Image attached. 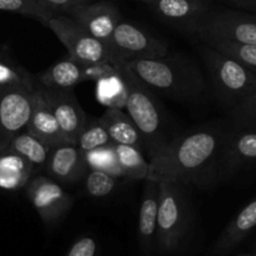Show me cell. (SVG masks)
<instances>
[{"instance_id":"obj_37","label":"cell","mask_w":256,"mask_h":256,"mask_svg":"<svg viewBox=\"0 0 256 256\" xmlns=\"http://www.w3.org/2000/svg\"><path fill=\"white\" fill-rule=\"evenodd\" d=\"M238 256H254V254H240Z\"/></svg>"},{"instance_id":"obj_11","label":"cell","mask_w":256,"mask_h":256,"mask_svg":"<svg viewBox=\"0 0 256 256\" xmlns=\"http://www.w3.org/2000/svg\"><path fill=\"white\" fill-rule=\"evenodd\" d=\"M256 164V129L232 125L225 130L218 159V180H228Z\"/></svg>"},{"instance_id":"obj_18","label":"cell","mask_w":256,"mask_h":256,"mask_svg":"<svg viewBox=\"0 0 256 256\" xmlns=\"http://www.w3.org/2000/svg\"><path fill=\"white\" fill-rule=\"evenodd\" d=\"M256 228V195L232 218L225 226L215 244L214 252L218 256L229 254Z\"/></svg>"},{"instance_id":"obj_14","label":"cell","mask_w":256,"mask_h":256,"mask_svg":"<svg viewBox=\"0 0 256 256\" xmlns=\"http://www.w3.org/2000/svg\"><path fill=\"white\" fill-rule=\"evenodd\" d=\"M69 15L88 32L106 45L109 44L116 25L122 20L119 9L114 4L104 0L82 5L72 10Z\"/></svg>"},{"instance_id":"obj_32","label":"cell","mask_w":256,"mask_h":256,"mask_svg":"<svg viewBox=\"0 0 256 256\" xmlns=\"http://www.w3.org/2000/svg\"><path fill=\"white\" fill-rule=\"evenodd\" d=\"M44 8L45 10L50 12L52 14H65L69 15L76 8L82 6V5L89 4V2H94V0H32Z\"/></svg>"},{"instance_id":"obj_29","label":"cell","mask_w":256,"mask_h":256,"mask_svg":"<svg viewBox=\"0 0 256 256\" xmlns=\"http://www.w3.org/2000/svg\"><path fill=\"white\" fill-rule=\"evenodd\" d=\"M84 158L88 169L100 170V172H109L116 178H122V172H120V168L118 165L116 155H115L112 144L84 152Z\"/></svg>"},{"instance_id":"obj_30","label":"cell","mask_w":256,"mask_h":256,"mask_svg":"<svg viewBox=\"0 0 256 256\" xmlns=\"http://www.w3.org/2000/svg\"><path fill=\"white\" fill-rule=\"evenodd\" d=\"M0 10L24 15L30 19L38 20L42 25H46L48 20L54 15L32 0H0Z\"/></svg>"},{"instance_id":"obj_7","label":"cell","mask_w":256,"mask_h":256,"mask_svg":"<svg viewBox=\"0 0 256 256\" xmlns=\"http://www.w3.org/2000/svg\"><path fill=\"white\" fill-rule=\"evenodd\" d=\"M45 26L54 32L66 49L68 56L72 59L82 64L110 62L109 46L88 32L70 15H52Z\"/></svg>"},{"instance_id":"obj_28","label":"cell","mask_w":256,"mask_h":256,"mask_svg":"<svg viewBox=\"0 0 256 256\" xmlns=\"http://www.w3.org/2000/svg\"><path fill=\"white\" fill-rule=\"evenodd\" d=\"M84 186L88 195L95 199H102L116 190L118 178L109 172L89 169L84 176Z\"/></svg>"},{"instance_id":"obj_16","label":"cell","mask_w":256,"mask_h":256,"mask_svg":"<svg viewBox=\"0 0 256 256\" xmlns=\"http://www.w3.org/2000/svg\"><path fill=\"white\" fill-rule=\"evenodd\" d=\"M26 130L52 146L62 144V142H69L62 135L56 118L38 82L35 84L32 112H30Z\"/></svg>"},{"instance_id":"obj_33","label":"cell","mask_w":256,"mask_h":256,"mask_svg":"<svg viewBox=\"0 0 256 256\" xmlns=\"http://www.w3.org/2000/svg\"><path fill=\"white\" fill-rule=\"evenodd\" d=\"M65 256H98V242L88 235L79 238L72 242Z\"/></svg>"},{"instance_id":"obj_17","label":"cell","mask_w":256,"mask_h":256,"mask_svg":"<svg viewBox=\"0 0 256 256\" xmlns=\"http://www.w3.org/2000/svg\"><path fill=\"white\" fill-rule=\"evenodd\" d=\"M159 195V182L145 180L138 220V238L145 254H150L156 242Z\"/></svg>"},{"instance_id":"obj_2","label":"cell","mask_w":256,"mask_h":256,"mask_svg":"<svg viewBox=\"0 0 256 256\" xmlns=\"http://www.w3.org/2000/svg\"><path fill=\"white\" fill-rule=\"evenodd\" d=\"M128 68L156 95L175 102H190L208 92V80L188 58L170 55L132 60Z\"/></svg>"},{"instance_id":"obj_8","label":"cell","mask_w":256,"mask_h":256,"mask_svg":"<svg viewBox=\"0 0 256 256\" xmlns=\"http://www.w3.org/2000/svg\"><path fill=\"white\" fill-rule=\"evenodd\" d=\"M195 36L202 42L228 40L256 45V14L230 9H212Z\"/></svg>"},{"instance_id":"obj_1","label":"cell","mask_w":256,"mask_h":256,"mask_svg":"<svg viewBox=\"0 0 256 256\" xmlns=\"http://www.w3.org/2000/svg\"><path fill=\"white\" fill-rule=\"evenodd\" d=\"M225 130L206 126L172 138V142L149 160L148 180L188 185L202 179L218 180L216 166Z\"/></svg>"},{"instance_id":"obj_38","label":"cell","mask_w":256,"mask_h":256,"mask_svg":"<svg viewBox=\"0 0 256 256\" xmlns=\"http://www.w3.org/2000/svg\"><path fill=\"white\" fill-rule=\"evenodd\" d=\"M254 256H256V252H255V254H254Z\"/></svg>"},{"instance_id":"obj_24","label":"cell","mask_w":256,"mask_h":256,"mask_svg":"<svg viewBox=\"0 0 256 256\" xmlns=\"http://www.w3.org/2000/svg\"><path fill=\"white\" fill-rule=\"evenodd\" d=\"M95 96L100 104L105 108L125 109L128 89L119 70L115 69L112 74L105 75L104 78L95 82Z\"/></svg>"},{"instance_id":"obj_3","label":"cell","mask_w":256,"mask_h":256,"mask_svg":"<svg viewBox=\"0 0 256 256\" xmlns=\"http://www.w3.org/2000/svg\"><path fill=\"white\" fill-rule=\"evenodd\" d=\"M122 75L128 89V114L136 124L145 142L148 158L156 156L172 140L166 112L158 95L148 88L126 65H114Z\"/></svg>"},{"instance_id":"obj_13","label":"cell","mask_w":256,"mask_h":256,"mask_svg":"<svg viewBox=\"0 0 256 256\" xmlns=\"http://www.w3.org/2000/svg\"><path fill=\"white\" fill-rule=\"evenodd\" d=\"M40 88L56 118L62 135L68 142L75 144L78 134L88 115L80 106L74 89H50L42 85Z\"/></svg>"},{"instance_id":"obj_25","label":"cell","mask_w":256,"mask_h":256,"mask_svg":"<svg viewBox=\"0 0 256 256\" xmlns=\"http://www.w3.org/2000/svg\"><path fill=\"white\" fill-rule=\"evenodd\" d=\"M75 144L82 152H88L96 148L112 144V142L99 118L86 116L78 134Z\"/></svg>"},{"instance_id":"obj_21","label":"cell","mask_w":256,"mask_h":256,"mask_svg":"<svg viewBox=\"0 0 256 256\" xmlns=\"http://www.w3.org/2000/svg\"><path fill=\"white\" fill-rule=\"evenodd\" d=\"M34 175V168L20 155L10 150L0 152V189L6 192L24 189Z\"/></svg>"},{"instance_id":"obj_23","label":"cell","mask_w":256,"mask_h":256,"mask_svg":"<svg viewBox=\"0 0 256 256\" xmlns=\"http://www.w3.org/2000/svg\"><path fill=\"white\" fill-rule=\"evenodd\" d=\"M115 155L120 168L122 178L128 180H146L149 175V160L145 159L142 152L132 145L115 144Z\"/></svg>"},{"instance_id":"obj_5","label":"cell","mask_w":256,"mask_h":256,"mask_svg":"<svg viewBox=\"0 0 256 256\" xmlns=\"http://www.w3.org/2000/svg\"><path fill=\"white\" fill-rule=\"evenodd\" d=\"M156 244L164 252H174L184 242L192 224V205L186 185L159 182Z\"/></svg>"},{"instance_id":"obj_31","label":"cell","mask_w":256,"mask_h":256,"mask_svg":"<svg viewBox=\"0 0 256 256\" xmlns=\"http://www.w3.org/2000/svg\"><path fill=\"white\" fill-rule=\"evenodd\" d=\"M232 125L256 129V92L229 112Z\"/></svg>"},{"instance_id":"obj_19","label":"cell","mask_w":256,"mask_h":256,"mask_svg":"<svg viewBox=\"0 0 256 256\" xmlns=\"http://www.w3.org/2000/svg\"><path fill=\"white\" fill-rule=\"evenodd\" d=\"M99 119L106 129L112 142L132 145L142 152H145V142L142 132L129 116V114L124 112V110L116 109V108H106Z\"/></svg>"},{"instance_id":"obj_6","label":"cell","mask_w":256,"mask_h":256,"mask_svg":"<svg viewBox=\"0 0 256 256\" xmlns=\"http://www.w3.org/2000/svg\"><path fill=\"white\" fill-rule=\"evenodd\" d=\"M110 62L122 65L132 60L164 56L169 52L168 44L160 38L130 22L122 20L115 28L110 42Z\"/></svg>"},{"instance_id":"obj_36","label":"cell","mask_w":256,"mask_h":256,"mask_svg":"<svg viewBox=\"0 0 256 256\" xmlns=\"http://www.w3.org/2000/svg\"><path fill=\"white\" fill-rule=\"evenodd\" d=\"M138 2H146V4H148V5H149V4H150V2H152V0H138Z\"/></svg>"},{"instance_id":"obj_9","label":"cell","mask_w":256,"mask_h":256,"mask_svg":"<svg viewBox=\"0 0 256 256\" xmlns=\"http://www.w3.org/2000/svg\"><path fill=\"white\" fill-rule=\"evenodd\" d=\"M24 189L28 200L46 226L59 224L74 202L72 195L48 175L35 174Z\"/></svg>"},{"instance_id":"obj_35","label":"cell","mask_w":256,"mask_h":256,"mask_svg":"<svg viewBox=\"0 0 256 256\" xmlns=\"http://www.w3.org/2000/svg\"><path fill=\"white\" fill-rule=\"evenodd\" d=\"M225 2L234 5V6L242 8V9L256 10V0H222Z\"/></svg>"},{"instance_id":"obj_15","label":"cell","mask_w":256,"mask_h":256,"mask_svg":"<svg viewBox=\"0 0 256 256\" xmlns=\"http://www.w3.org/2000/svg\"><path fill=\"white\" fill-rule=\"evenodd\" d=\"M84 152L72 142H62L52 148L45 172L59 184H75L88 172Z\"/></svg>"},{"instance_id":"obj_12","label":"cell","mask_w":256,"mask_h":256,"mask_svg":"<svg viewBox=\"0 0 256 256\" xmlns=\"http://www.w3.org/2000/svg\"><path fill=\"white\" fill-rule=\"evenodd\" d=\"M149 6L160 20L192 35L214 9L212 0H152Z\"/></svg>"},{"instance_id":"obj_22","label":"cell","mask_w":256,"mask_h":256,"mask_svg":"<svg viewBox=\"0 0 256 256\" xmlns=\"http://www.w3.org/2000/svg\"><path fill=\"white\" fill-rule=\"evenodd\" d=\"M52 148V145L25 129L10 140L5 150H10L15 154L20 155L22 159L26 160L34 168L35 174H36V172L45 170Z\"/></svg>"},{"instance_id":"obj_4","label":"cell","mask_w":256,"mask_h":256,"mask_svg":"<svg viewBox=\"0 0 256 256\" xmlns=\"http://www.w3.org/2000/svg\"><path fill=\"white\" fill-rule=\"evenodd\" d=\"M202 62L215 99L228 112L256 92V74L230 55L202 42Z\"/></svg>"},{"instance_id":"obj_27","label":"cell","mask_w":256,"mask_h":256,"mask_svg":"<svg viewBox=\"0 0 256 256\" xmlns=\"http://www.w3.org/2000/svg\"><path fill=\"white\" fill-rule=\"evenodd\" d=\"M205 44L230 55L256 74V45L240 44V42H228V40H210Z\"/></svg>"},{"instance_id":"obj_10","label":"cell","mask_w":256,"mask_h":256,"mask_svg":"<svg viewBox=\"0 0 256 256\" xmlns=\"http://www.w3.org/2000/svg\"><path fill=\"white\" fill-rule=\"evenodd\" d=\"M35 84L0 86V152L15 135L26 129Z\"/></svg>"},{"instance_id":"obj_20","label":"cell","mask_w":256,"mask_h":256,"mask_svg":"<svg viewBox=\"0 0 256 256\" xmlns=\"http://www.w3.org/2000/svg\"><path fill=\"white\" fill-rule=\"evenodd\" d=\"M35 80L39 85L50 89H74L84 82L82 64L68 56L35 75Z\"/></svg>"},{"instance_id":"obj_26","label":"cell","mask_w":256,"mask_h":256,"mask_svg":"<svg viewBox=\"0 0 256 256\" xmlns=\"http://www.w3.org/2000/svg\"><path fill=\"white\" fill-rule=\"evenodd\" d=\"M35 75L15 62L6 49H0V86L34 85Z\"/></svg>"},{"instance_id":"obj_34","label":"cell","mask_w":256,"mask_h":256,"mask_svg":"<svg viewBox=\"0 0 256 256\" xmlns=\"http://www.w3.org/2000/svg\"><path fill=\"white\" fill-rule=\"evenodd\" d=\"M116 68L110 62H96V64H82V75H84V82L92 80L98 82L99 79L104 78L105 75L112 74L115 72Z\"/></svg>"}]
</instances>
